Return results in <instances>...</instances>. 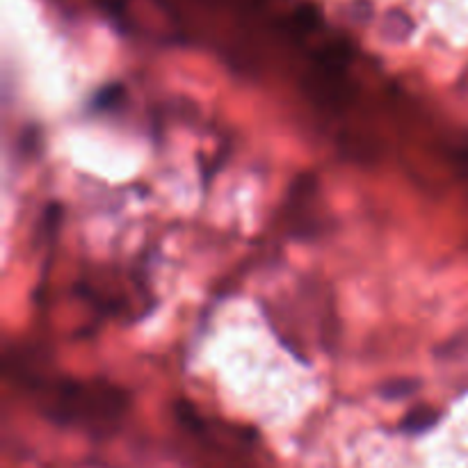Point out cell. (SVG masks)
Here are the masks:
<instances>
[{"label": "cell", "instance_id": "cell-1", "mask_svg": "<svg viewBox=\"0 0 468 468\" xmlns=\"http://www.w3.org/2000/svg\"><path fill=\"white\" fill-rule=\"evenodd\" d=\"M439 420V414L434 410H430V407H419V410H414L411 414H407L405 419V432L410 434H419V432H425V430L432 428L434 423Z\"/></svg>", "mask_w": 468, "mask_h": 468}, {"label": "cell", "instance_id": "cell-2", "mask_svg": "<svg viewBox=\"0 0 468 468\" xmlns=\"http://www.w3.org/2000/svg\"><path fill=\"white\" fill-rule=\"evenodd\" d=\"M122 96V87H108L105 91H101L99 96H96V108H108V105H112L114 99H119Z\"/></svg>", "mask_w": 468, "mask_h": 468}]
</instances>
